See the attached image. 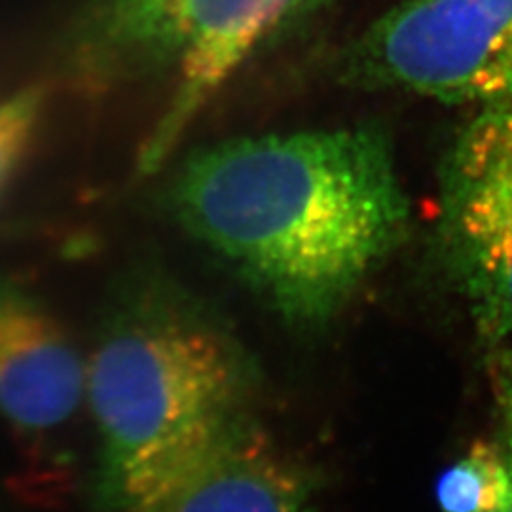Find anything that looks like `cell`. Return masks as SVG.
<instances>
[{
	"label": "cell",
	"mask_w": 512,
	"mask_h": 512,
	"mask_svg": "<svg viewBox=\"0 0 512 512\" xmlns=\"http://www.w3.org/2000/svg\"><path fill=\"white\" fill-rule=\"evenodd\" d=\"M167 207L296 325L340 310L410 224L393 145L370 126L247 135L203 148L173 177Z\"/></svg>",
	"instance_id": "obj_1"
},
{
	"label": "cell",
	"mask_w": 512,
	"mask_h": 512,
	"mask_svg": "<svg viewBox=\"0 0 512 512\" xmlns=\"http://www.w3.org/2000/svg\"><path fill=\"white\" fill-rule=\"evenodd\" d=\"M243 365L228 336L167 275L131 264L110 281L86 357L97 431V512L165 448L236 408Z\"/></svg>",
	"instance_id": "obj_2"
},
{
	"label": "cell",
	"mask_w": 512,
	"mask_h": 512,
	"mask_svg": "<svg viewBox=\"0 0 512 512\" xmlns=\"http://www.w3.org/2000/svg\"><path fill=\"white\" fill-rule=\"evenodd\" d=\"M327 0H88L69 63L88 90L169 80V99L139 154L156 173L209 101L260 52Z\"/></svg>",
	"instance_id": "obj_3"
},
{
	"label": "cell",
	"mask_w": 512,
	"mask_h": 512,
	"mask_svg": "<svg viewBox=\"0 0 512 512\" xmlns=\"http://www.w3.org/2000/svg\"><path fill=\"white\" fill-rule=\"evenodd\" d=\"M353 74L471 110H512V0H397L359 38Z\"/></svg>",
	"instance_id": "obj_4"
},
{
	"label": "cell",
	"mask_w": 512,
	"mask_h": 512,
	"mask_svg": "<svg viewBox=\"0 0 512 512\" xmlns=\"http://www.w3.org/2000/svg\"><path fill=\"white\" fill-rule=\"evenodd\" d=\"M439 236L478 329L512 355V110H473L446 150Z\"/></svg>",
	"instance_id": "obj_5"
},
{
	"label": "cell",
	"mask_w": 512,
	"mask_h": 512,
	"mask_svg": "<svg viewBox=\"0 0 512 512\" xmlns=\"http://www.w3.org/2000/svg\"><path fill=\"white\" fill-rule=\"evenodd\" d=\"M114 512H313V494L304 471L236 406L145 465Z\"/></svg>",
	"instance_id": "obj_6"
},
{
	"label": "cell",
	"mask_w": 512,
	"mask_h": 512,
	"mask_svg": "<svg viewBox=\"0 0 512 512\" xmlns=\"http://www.w3.org/2000/svg\"><path fill=\"white\" fill-rule=\"evenodd\" d=\"M86 397V357L29 285L0 275V416L44 437L73 420Z\"/></svg>",
	"instance_id": "obj_7"
},
{
	"label": "cell",
	"mask_w": 512,
	"mask_h": 512,
	"mask_svg": "<svg viewBox=\"0 0 512 512\" xmlns=\"http://www.w3.org/2000/svg\"><path fill=\"white\" fill-rule=\"evenodd\" d=\"M435 495L442 512H511L509 458L494 442L476 440L439 476Z\"/></svg>",
	"instance_id": "obj_8"
},
{
	"label": "cell",
	"mask_w": 512,
	"mask_h": 512,
	"mask_svg": "<svg viewBox=\"0 0 512 512\" xmlns=\"http://www.w3.org/2000/svg\"><path fill=\"white\" fill-rule=\"evenodd\" d=\"M46 99L44 86H29L0 101V196L37 137Z\"/></svg>",
	"instance_id": "obj_9"
},
{
	"label": "cell",
	"mask_w": 512,
	"mask_h": 512,
	"mask_svg": "<svg viewBox=\"0 0 512 512\" xmlns=\"http://www.w3.org/2000/svg\"><path fill=\"white\" fill-rule=\"evenodd\" d=\"M509 403H511V412H509V448H511V454H509V463H511V473H512V387H511V395H509ZM512 512V509H511Z\"/></svg>",
	"instance_id": "obj_10"
}]
</instances>
